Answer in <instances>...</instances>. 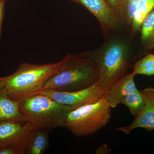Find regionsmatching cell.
Listing matches in <instances>:
<instances>
[{
	"mask_svg": "<svg viewBox=\"0 0 154 154\" xmlns=\"http://www.w3.org/2000/svg\"><path fill=\"white\" fill-rule=\"evenodd\" d=\"M145 98L146 103L140 113L127 126L117 128L116 130L129 134L133 130L144 128L149 131L154 130V88L150 87L141 91Z\"/></svg>",
	"mask_w": 154,
	"mask_h": 154,
	"instance_id": "9",
	"label": "cell"
},
{
	"mask_svg": "<svg viewBox=\"0 0 154 154\" xmlns=\"http://www.w3.org/2000/svg\"><path fill=\"white\" fill-rule=\"evenodd\" d=\"M106 93L96 84L73 92H60L46 89L42 90L38 94L46 95L60 104L69 106L73 110L84 105L98 102L105 97Z\"/></svg>",
	"mask_w": 154,
	"mask_h": 154,
	"instance_id": "6",
	"label": "cell"
},
{
	"mask_svg": "<svg viewBox=\"0 0 154 154\" xmlns=\"http://www.w3.org/2000/svg\"><path fill=\"white\" fill-rule=\"evenodd\" d=\"M5 2L0 1V40L2 36V26L3 19H4V13H5Z\"/></svg>",
	"mask_w": 154,
	"mask_h": 154,
	"instance_id": "19",
	"label": "cell"
},
{
	"mask_svg": "<svg viewBox=\"0 0 154 154\" xmlns=\"http://www.w3.org/2000/svg\"><path fill=\"white\" fill-rule=\"evenodd\" d=\"M23 154H42L49 146L48 130L34 128L21 144Z\"/></svg>",
	"mask_w": 154,
	"mask_h": 154,
	"instance_id": "11",
	"label": "cell"
},
{
	"mask_svg": "<svg viewBox=\"0 0 154 154\" xmlns=\"http://www.w3.org/2000/svg\"><path fill=\"white\" fill-rule=\"evenodd\" d=\"M83 6L96 17L105 38L122 26L117 15L107 0H67Z\"/></svg>",
	"mask_w": 154,
	"mask_h": 154,
	"instance_id": "7",
	"label": "cell"
},
{
	"mask_svg": "<svg viewBox=\"0 0 154 154\" xmlns=\"http://www.w3.org/2000/svg\"><path fill=\"white\" fill-rule=\"evenodd\" d=\"M145 103L143 94L137 90L127 95L121 101V104L125 105L131 114L136 117L143 109Z\"/></svg>",
	"mask_w": 154,
	"mask_h": 154,
	"instance_id": "16",
	"label": "cell"
},
{
	"mask_svg": "<svg viewBox=\"0 0 154 154\" xmlns=\"http://www.w3.org/2000/svg\"><path fill=\"white\" fill-rule=\"evenodd\" d=\"M140 31L141 45L144 49H154V9L144 19Z\"/></svg>",
	"mask_w": 154,
	"mask_h": 154,
	"instance_id": "13",
	"label": "cell"
},
{
	"mask_svg": "<svg viewBox=\"0 0 154 154\" xmlns=\"http://www.w3.org/2000/svg\"><path fill=\"white\" fill-rule=\"evenodd\" d=\"M134 75L132 72L126 73L116 82L107 91L105 98L111 108L121 104L125 97L132 92L137 91L134 82Z\"/></svg>",
	"mask_w": 154,
	"mask_h": 154,
	"instance_id": "10",
	"label": "cell"
},
{
	"mask_svg": "<svg viewBox=\"0 0 154 154\" xmlns=\"http://www.w3.org/2000/svg\"><path fill=\"white\" fill-rule=\"evenodd\" d=\"M61 64V60L45 64H20L14 73L8 76L5 87L8 96L12 100L21 102L38 94Z\"/></svg>",
	"mask_w": 154,
	"mask_h": 154,
	"instance_id": "3",
	"label": "cell"
},
{
	"mask_svg": "<svg viewBox=\"0 0 154 154\" xmlns=\"http://www.w3.org/2000/svg\"><path fill=\"white\" fill-rule=\"evenodd\" d=\"M141 0H118V17L122 26L130 28Z\"/></svg>",
	"mask_w": 154,
	"mask_h": 154,
	"instance_id": "14",
	"label": "cell"
},
{
	"mask_svg": "<svg viewBox=\"0 0 154 154\" xmlns=\"http://www.w3.org/2000/svg\"><path fill=\"white\" fill-rule=\"evenodd\" d=\"M131 68L133 69L132 73L135 76L154 75V54H149L137 60L133 64Z\"/></svg>",
	"mask_w": 154,
	"mask_h": 154,
	"instance_id": "17",
	"label": "cell"
},
{
	"mask_svg": "<svg viewBox=\"0 0 154 154\" xmlns=\"http://www.w3.org/2000/svg\"><path fill=\"white\" fill-rule=\"evenodd\" d=\"M0 154H23L21 144L9 145L0 147Z\"/></svg>",
	"mask_w": 154,
	"mask_h": 154,
	"instance_id": "18",
	"label": "cell"
},
{
	"mask_svg": "<svg viewBox=\"0 0 154 154\" xmlns=\"http://www.w3.org/2000/svg\"><path fill=\"white\" fill-rule=\"evenodd\" d=\"M7 0H0V1H2V2H5Z\"/></svg>",
	"mask_w": 154,
	"mask_h": 154,
	"instance_id": "22",
	"label": "cell"
},
{
	"mask_svg": "<svg viewBox=\"0 0 154 154\" xmlns=\"http://www.w3.org/2000/svg\"><path fill=\"white\" fill-rule=\"evenodd\" d=\"M20 101L9 98L5 88L0 90V122L10 119H25L19 109Z\"/></svg>",
	"mask_w": 154,
	"mask_h": 154,
	"instance_id": "12",
	"label": "cell"
},
{
	"mask_svg": "<svg viewBox=\"0 0 154 154\" xmlns=\"http://www.w3.org/2000/svg\"><path fill=\"white\" fill-rule=\"evenodd\" d=\"M19 109L25 120L34 128L48 130L64 127L72 108L46 95L37 94L20 102Z\"/></svg>",
	"mask_w": 154,
	"mask_h": 154,
	"instance_id": "4",
	"label": "cell"
},
{
	"mask_svg": "<svg viewBox=\"0 0 154 154\" xmlns=\"http://www.w3.org/2000/svg\"><path fill=\"white\" fill-rule=\"evenodd\" d=\"M8 76L5 77H0V90L5 88Z\"/></svg>",
	"mask_w": 154,
	"mask_h": 154,
	"instance_id": "21",
	"label": "cell"
},
{
	"mask_svg": "<svg viewBox=\"0 0 154 154\" xmlns=\"http://www.w3.org/2000/svg\"><path fill=\"white\" fill-rule=\"evenodd\" d=\"M154 9V0H141L130 28L131 36L140 31L144 19Z\"/></svg>",
	"mask_w": 154,
	"mask_h": 154,
	"instance_id": "15",
	"label": "cell"
},
{
	"mask_svg": "<svg viewBox=\"0 0 154 154\" xmlns=\"http://www.w3.org/2000/svg\"><path fill=\"white\" fill-rule=\"evenodd\" d=\"M101 47L79 53L90 59L99 72L97 85L107 93L111 86L132 67L133 56L130 44L120 36H108Z\"/></svg>",
	"mask_w": 154,
	"mask_h": 154,
	"instance_id": "1",
	"label": "cell"
},
{
	"mask_svg": "<svg viewBox=\"0 0 154 154\" xmlns=\"http://www.w3.org/2000/svg\"><path fill=\"white\" fill-rule=\"evenodd\" d=\"M61 61L58 70L46 81L42 90L73 92L89 88L99 82V70L90 59L79 53H69Z\"/></svg>",
	"mask_w": 154,
	"mask_h": 154,
	"instance_id": "2",
	"label": "cell"
},
{
	"mask_svg": "<svg viewBox=\"0 0 154 154\" xmlns=\"http://www.w3.org/2000/svg\"><path fill=\"white\" fill-rule=\"evenodd\" d=\"M34 128L25 119H10L0 122V147L11 144H20Z\"/></svg>",
	"mask_w": 154,
	"mask_h": 154,
	"instance_id": "8",
	"label": "cell"
},
{
	"mask_svg": "<svg viewBox=\"0 0 154 154\" xmlns=\"http://www.w3.org/2000/svg\"><path fill=\"white\" fill-rule=\"evenodd\" d=\"M111 109L104 97L70 112L64 127L78 137L94 134L109 123Z\"/></svg>",
	"mask_w": 154,
	"mask_h": 154,
	"instance_id": "5",
	"label": "cell"
},
{
	"mask_svg": "<svg viewBox=\"0 0 154 154\" xmlns=\"http://www.w3.org/2000/svg\"><path fill=\"white\" fill-rule=\"evenodd\" d=\"M107 1L118 17V0H107Z\"/></svg>",
	"mask_w": 154,
	"mask_h": 154,
	"instance_id": "20",
	"label": "cell"
}]
</instances>
